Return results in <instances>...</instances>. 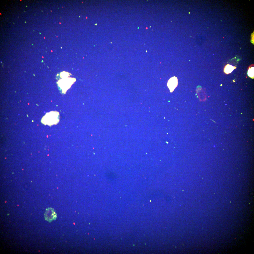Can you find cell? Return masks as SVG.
<instances>
[{"label": "cell", "mask_w": 254, "mask_h": 254, "mask_svg": "<svg viewBox=\"0 0 254 254\" xmlns=\"http://www.w3.org/2000/svg\"><path fill=\"white\" fill-rule=\"evenodd\" d=\"M247 74L250 77L253 78L254 77V67L249 68L248 70Z\"/></svg>", "instance_id": "cell-5"}, {"label": "cell", "mask_w": 254, "mask_h": 254, "mask_svg": "<svg viewBox=\"0 0 254 254\" xmlns=\"http://www.w3.org/2000/svg\"><path fill=\"white\" fill-rule=\"evenodd\" d=\"M45 219L49 222L53 220H56L57 218V214L53 209H48L45 213Z\"/></svg>", "instance_id": "cell-2"}, {"label": "cell", "mask_w": 254, "mask_h": 254, "mask_svg": "<svg viewBox=\"0 0 254 254\" xmlns=\"http://www.w3.org/2000/svg\"><path fill=\"white\" fill-rule=\"evenodd\" d=\"M234 68L235 67L228 64L225 66L224 70V72L227 74L230 73L231 72Z\"/></svg>", "instance_id": "cell-4"}, {"label": "cell", "mask_w": 254, "mask_h": 254, "mask_svg": "<svg viewBox=\"0 0 254 254\" xmlns=\"http://www.w3.org/2000/svg\"><path fill=\"white\" fill-rule=\"evenodd\" d=\"M178 84L177 78L174 76L171 78L168 81L167 86L169 88L170 92H172L177 87Z\"/></svg>", "instance_id": "cell-3"}, {"label": "cell", "mask_w": 254, "mask_h": 254, "mask_svg": "<svg viewBox=\"0 0 254 254\" xmlns=\"http://www.w3.org/2000/svg\"><path fill=\"white\" fill-rule=\"evenodd\" d=\"M59 115L58 112L51 111L47 113L43 117L41 122L44 125L49 126L56 124L59 121Z\"/></svg>", "instance_id": "cell-1"}]
</instances>
